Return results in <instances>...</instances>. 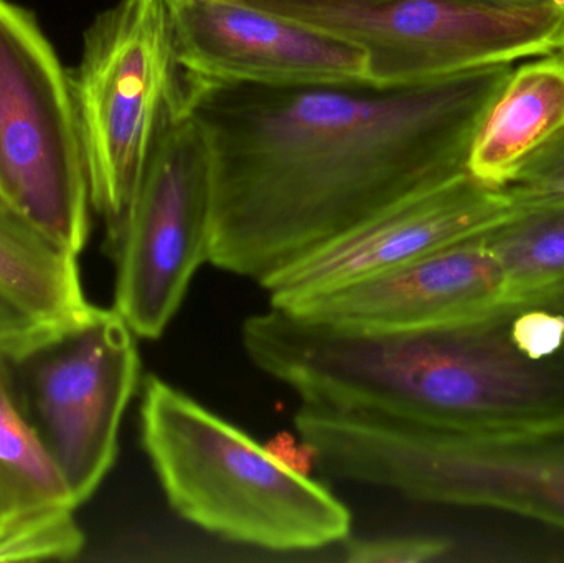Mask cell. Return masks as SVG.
<instances>
[{
	"mask_svg": "<svg viewBox=\"0 0 564 563\" xmlns=\"http://www.w3.org/2000/svg\"><path fill=\"white\" fill-rule=\"evenodd\" d=\"M0 192H2V191H0Z\"/></svg>",
	"mask_w": 564,
	"mask_h": 563,
	"instance_id": "23",
	"label": "cell"
},
{
	"mask_svg": "<svg viewBox=\"0 0 564 563\" xmlns=\"http://www.w3.org/2000/svg\"><path fill=\"white\" fill-rule=\"evenodd\" d=\"M142 446L178 516L228 541L311 551L350 534L347 506L159 377L145 379Z\"/></svg>",
	"mask_w": 564,
	"mask_h": 563,
	"instance_id": "4",
	"label": "cell"
},
{
	"mask_svg": "<svg viewBox=\"0 0 564 563\" xmlns=\"http://www.w3.org/2000/svg\"><path fill=\"white\" fill-rule=\"evenodd\" d=\"M361 46L375 88L558 52L563 0H247Z\"/></svg>",
	"mask_w": 564,
	"mask_h": 563,
	"instance_id": "7",
	"label": "cell"
},
{
	"mask_svg": "<svg viewBox=\"0 0 564 563\" xmlns=\"http://www.w3.org/2000/svg\"><path fill=\"white\" fill-rule=\"evenodd\" d=\"M40 326H45V324L33 320L6 291L0 290V347L20 339Z\"/></svg>",
	"mask_w": 564,
	"mask_h": 563,
	"instance_id": "20",
	"label": "cell"
},
{
	"mask_svg": "<svg viewBox=\"0 0 564 563\" xmlns=\"http://www.w3.org/2000/svg\"><path fill=\"white\" fill-rule=\"evenodd\" d=\"M0 499L10 516L76 509L58 469L13 399L0 364Z\"/></svg>",
	"mask_w": 564,
	"mask_h": 563,
	"instance_id": "16",
	"label": "cell"
},
{
	"mask_svg": "<svg viewBox=\"0 0 564 563\" xmlns=\"http://www.w3.org/2000/svg\"><path fill=\"white\" fill-rule=\"evenodd\" d=\"M251 362L302 403L494 432L564 419V284L420 327H348L281 307L241 327Z\"/></svg>",
	"mask_w": 564,
	"mask_h": 563,
	"instance_id": "2",
	"label": "cell"
},
{
	"mask_svg": "<svg viewBox=\"0 0 564 563\" xmlns=\"http://www.w3.org/2000/svg\"><path fill=\"white\" fill-rule=\"evenodd\" d=\"M83 542L72 508L10 516L0 522V562L69 561Z\"/></svg>",
	"mask_w": 564,
	"mask_h": 563,
	"instance_id": "17",
	"label": "cell"
},
{
	"mask_svg": "<svg viewBox=\"0 0 564 563\" xmlns=\"http://www.w3.org/2000/svg\"><path fill=\"white\" fill-rule=\"evenodd\" d=\"M0 290L40 324L85 313L78 257L50 240L0 192Z\"/></svg>",
	"mask_w": 564,
	"mask_h": 563,
	"instance_id": "14",
	"label": "cell"
},
{
	"mask_svg": "<svg viewBox=\"0 0 564 563\" xmlns=\"http://www.w3.org/2000/svg\"><path fill=\"white\" fill-rule=\"evenodd\" d=\"M212 178L207 142L182 111L161 129L138 191L108 235L116 260L112 310L142 339H159L208 261Z\"/></svg>",
	"mask_w": 564,
	"mask_h": 563,
	"instance_id": "9",
	"label": "cell"
},
{
	"mask_svg": "<svg viewBox=\"0 0 564 563\" xmlns=\"http://www.w3.org/2000/svg\"><path fill=\"white\" fill-rule=\"evenodd\" d=\"M69 85L93 210L109 235L131 205L161 129L184 111L185 72L167 0H119L99 13Z\"/></svg>",
	"mask_w": 564,
	"mask_h": 563,
	"instance_id": "5",
	"label": "cell"
},
{
	"mask_svg": "<svg viewBox=\"0 0 564 563\" xmlns=\"http://www.w3.org/2000/svg\"><path fill=\"white\" fill-rule=\"evenodd\" d=\"M530 195L529 185L490 187L467 172L384 208L260 286L270 294L271 306H291L479 237L513 217Z\"/></svg>",
	"mask_w": 564,
	"mask_h": 563,
	"instance_id": "10",
	"label": "cell"
},
{
	"mask_svg": "<svg viewBox=\"0 0 564 563\" xmlns=\"http://www.w3.org/2000/svg\"><path fill=\"white\" fill-rule=\"evenodd\" d=\"M529 187V202L513 217L480 235L502 270L507 294L564 283V187Z\"/></svg>",
	"mask_w": 564,
	"mask_h": 563,
	"instance_id": "15",
	"label": "cell"
},
{
	"mask_svg": "<svg viewBox=\"0 0 564 563\" xmlns=\"http://www.w3.org/2000/svg\"><path fill=\"white\" fill-rule=\"evenodd\" d=\"M294 423L318 468L335 478L564 531V419L469 432L304 403Z\"/></svg>",
	"mask_w": 564,
	"mask_h": 563,
	"instance_id": "3",
	"label": "cell"
},
{
	"mask_svg": "<svg viewBox=\"0 0 564 563\" xmlns=\"http://www.w3.org/2000/svg\"><path fill=\"white\" fill-rule=\"evenodd\" d=\"M0 191L50 240L78 257L91 197L65 72L35 15L0 0Z\"/></svg>",
	"mask_w": 564,
	"mask_h": 563,
	"instance_id": "8",
	"label": "cell"
},
{
	"mask_svg": "<svg viewBox=\"0 0 564 563\" xmlns=\"http://www.w3.org/2000/svg\"><path fill=\"white\" fill-rule=\"evenodd\" d=\"M449 542L436 538H384L355 541L348 545L347 561L354 563H420L440 559Z\"/></svg>",
	"mask_w": 564,
	"mask_h": 563,
	"instance_id": "18",
	"label": "cell"
},
{
	"mask_svg": "<svg viewBox=\"0 0 564 563\" xmlns=\"http://www.w3.org/2000/svg\"><path fill=\"white\" fill-rule=\"evenodd\" d=\"M506 296V278L479 235L281 310L337 326L420 327L476 316Z\"/></svg>",
	"mask_w": 564,
	"mask_h": 563,
	"instance_id": "12",
	"label": "cell"
},
{
	"mask_svg": "<svg viewBox=\"0 0 564 563\" xmlns=\"http://www.w3.org/2000/svg\"><path fill=\"white\" fill-rule=\"evenodd\" d=\"M480 66L398 88L228 85L185 73L210 158L208 261L267 280L384 208L467 174L512 73Z\"/></svg>",
	"mask_w": 564,
	"mask_h": 563,
	"instance_id": "1",
	"label": "cell"
},
{
	"mask_svg": "<svg viewBox=\"0 0 564 563\" xmlns=\"http://www.w3.org/2000/svg\"><path fill=\"white\" fill-rule=\"evenodd\" d=\"M178 62L228 85L371 86L355 43L247 0H167Z\"/></svg>",
	"mask_w": 564,
	"mask_h": 563,
	"instance_id": "11",
	"label": "cell"
},
{
	"mask_svg": "<svg viewBox=\"0 0 564 563\" xmlns=\"http://www.w3.org/2000/svg\"><path fill=\"white\" fill-rule=\"evenodd\" d=\"M134 337L115 310L91 304L0 347L13 399L75 508L95 495L118 456L119 426L141 370Z\"/></svg>",
	"mask_w": 564,
	"mask_h": 563,
	"instance_id": "6",
	"label": "cell"
},
{
	"mask_svg": "<svg viewBox=\"0 0 564 563\" xmlns=\"http://www.w3.org/2000/svg\"><path fill=\"white\" fill-rule=\"evenodd\" d=\"M560 56L564 59V0H563V23H562V39H560V48H558Z\"/></svg>",
	"mask_w": 564,
	"mask_h": 563,
	"instance_id": "21",
	"label": "cell"
},
{
	"mask_svg": "<svg viewBox=\"0 0 564 563\" xmlns=\"http://www.w3.org/2000/svg\"><path fill=\"white\" fill-rule=\"evenodd\" d=\"M9 518V512H7L6 505H3L2 499H0V522L6 521Z\"/></svg>",
	"mask_w": 564,
	"mask_h": 563,
	"instance_id": "22",
	"label": "cell"
},
{
	"mask_svg": "<svg viewBox=\"0 0 564 563\" xmlns=\"http://www.w3.org/2000/svg\"><path fill=\"white\" fill-rule=\"evenodd\" d=\"M467 171L490 187H564V59L512 69L470 148Z\"/></svg>",
	"mask_w": 564,
	"mask_h": 563,
	"instance_id": "13",
	"label": "cell"
},
{
	"mask_svg": "<svg viewBox=\"0 0 564 563\" xmlns=\"http://www.w3.org/2000/svg\"><path fill=\"white\" fill-rule=\"evenodd\" d=\"M267 450L278 462L302 476H311L312 466H317L312 446L304 440L301 443L295 442L288 433H281L273 442L268 443Z\"/></svg>",
	"mask_w": 564,
	"mask_h": 563,
	"instance_id": "19",
	"label": "cell"
}]
</instances>
